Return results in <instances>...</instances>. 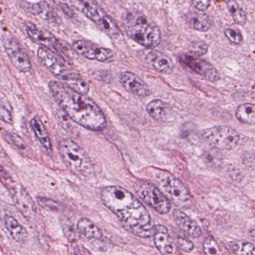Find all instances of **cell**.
I'll return each mask as SVG.
<instances>
[{
    "label": "cell",
    "mask_w": 255,
    "mask_h": 255,
    "mask_svg": "<svg viewBox=\"0 0 255 255\" xmlns=\"http://www.w3.org/2000/svg\"><path fill=\"white\" fill-rule=\"evenodd\" d=\"M101 199L128 232L139 238L154 236L156 226L152 219L143 205L130 192L118 186H109L102 190Z\"/></svg>",
    "instance_id": "cell-1"
},
{
    "label": "cell",
    "mask_w": 255,
    "mask_h": 255,
    "mask_svg": "<svg viewBox=\"0 0 255 255\" xmlns=\"http://www.w3.org/2000/svg\"><path fill=\"white\" fill-rule=\"evenodd\" d=\"M49 88L54 99L72 121L92 131H103L107 127L106 115L94 100L57 81H51Z\"/></svg>",
    "instance_id": "cell-2"
},
{
    "label": "cell",
    "mask_w": 255,
    "mask_h": 255,
    "mask_svg": "<svg viewBox=\"0 0 255 255\" xmlns=\"http://www.w3.org/2000/svg\"><path fill=\"white\" fill-rule=\"evenodd\" d=\"M123 28L128 36L141 46L154 48L160 44V28L143 13L128 10L123 15Z\"/></svg>",
    "instance_id": "cell-3"
},
{
    "label": "cell",
    "mask_w": 255,
    "mask_h": 255,
    "mask_svg": "<svg viewBox=\"0 0 255 255\" xmlns=\"http://www.w3.org/2000/svg\"><path fill=\"white\" fill-rule=\"evenodd\" d=\"M37 58L54 76L62 81L63 84L79 94L86 95L89 93V83L78 72L68 67L58 54L41 46L37 50Z\"/></svg>",
    "instance_id": "cell-4"
},
{
    "label": "cell",
    "mask_w": 255,
    "mask_h": 255,
    "mask_svg": "<svg viewBox=\"0 0 255 255\" xmlns=\"http://www.w3.org/2000/svg\"><path fill=\"white\" fill-rule=\"evenodd\" d=\"M59 153L70 172L79 178H88L94 172L92 161L86 151L72 139H64L59 143Z\"/></svg>",
    "instance_id": "cell-5"
},
{
    "label": "cell",
    "mask_w": 255,
    "mask_h": 255,
    "mask_svg": "<svg viewBox=\"0 0 255 255\" xmlns=\"http://www.w3.org/2000/svg\"><path fill=\"white\" fill-rule=\"evenodd\" d=\"M72 3L77 10L97 24L100 29L111 37H116L121 34V28L117 22L96 1L80 0L72 1Z\"/></svg>",
    "instance_id": "cell-6"
},
{
    "label": "cell",
    "mask_w": 255,
    "mask_h": 255,
    "mask_svg": "<svg viewBox=\"0 0 255 255\" xmlns=\"http://www.w3.org/2000/svg\"><path fill=\"white\" fill-rule=\"evenodd\" d=\"M135 192L148 206L160 214H166L171 210L170 201L157 187L145 181H136Z\"/></svg>",
    "instance_id": "cell-7"
},
{
    "label": "cell",
    "mask_w": 255,
    "mask_h": 255,
    "mask_svg": "<svg viewBox=\"0 0 255 255\" xmlns=\"http://www.w3.org/2000/svg\"><path fill=\"white\" fill-rule=\"evenodd\" d=\"M204 140L217 150H232L239 143L238 132L229 126H216L202 131Z\"/></svg>",
    "instance_id": "cell-8"
},
{
    "label": "cell",
    "mask_w": 255,
    "mask_h": 255,
    "mask_svg": "<svg viewBox=\"0 0 255 255\" xmlns=\"http://www.w3.org/2000/svg\"><path fill=\"white\" fill-rule=\"evenodd\" d=\"M157 180L169 199L178 207H187L191 203V195L187 187L175 177L167 172L157 175Z\"/></svg>",
    "instance_id": "cell-9"
},
{
    "label": "cell",
    "mask_w": 255,
    "mask_h": 255,
    "mask_svg": "<svg viewBox=\"0 0 255 255\" xmlns=\"http://www.w3.org/2000/svg\"><path fill=\"white\" fill-rule=\"evenodd\" d=\"M2 44L13 65L21 72L29 71L31 68V60L22 49L19 42L12 35L3 36Z\"/></svg>",
    "instance_id": "cell-10"
},
{
    "label": "cell",
    "mask_w": 255,
    "mask_h": 255,
    "mask_svg": "<svg viewBox=\"0 0 255 255\" xmlns=\"http://www.w3.org/2000/svg\"><path fill=\"white\" fill-rule=\"evenodd\" d=\"M74 50L85 58L91 60L106 62L115 59V53L112 49L98 46L85 40H76L73 42Z\"/></svg>",
    "instance_id": "cell-11"
},
{
    "label": "cell",
    "mask_w": 255,
    "mask_h": 255,
    "mask_svg": "<svg viewBox=\"0 0 255 255\" xmlns=\"http://www.w3.org/2000/svg\"><path fill=\"white\" fill-rule=\"evenodd\" d=\"M181 61L190 70L210 82H217L220 79L218 70L205 60L200 59L193 55H184L181 57Z\"/></svg>",
    "instance_id": "cell-12"
},
{
    "label": "cell",
    "mask_w": 255,
    "mask_h": 255,
    "mask_svg": "<svg viewBox=\"0 0 255 255\" xmlns=\"http://www.w3.org/2000/svg\"><path fill=\"white\" fill-rule=\"evenodd\" d=\"M25 31L31 40L42 45L43 46L42 47L50 49L54 52H58V55L61 57L59 53H61L62 48H61L59 41L55 38L52 33L49 32L47 30L38 28L30 22L25 25Z\"/></svg>",
    "instance_id": "cell-13"
},
{
    "label": "cell",
    "mask_w": 255,
    "mask_h": 255,
    "mask_svg": "<svg viewBox=\"0 0 255 255\" xmlns=\"http://www.w3.org/2000/svg\"><path fill=\"white\" fill-rule=\"evenodd\" d=\"M119 80L128 92L133 95L145 97L151 94V91L147 84L139 76L132 72H123L120 75Z\"/></svg>",
    "instance_id": "cell-14"
},
{
    "label": "cell",
    "mask_w": 255,
    "mask_h": 255,
    "mask_svg": "<svg viewBox=\"0 0 255 255\" xmlns=\"http://www.w3.org/2000/svg\"><path fill=\"white\" fill-rule=\"evenodd\" d=\"M145 54V64L152 70L161 73H169L173 70L174 64L172 58L163 52L150 50Z\"/></svg>",
    "instance_id": "cell-15"
},
{
    "label": "cell",
    "mask_w": 255,
    "mask_h": 255,
    "mask_svg": "<svg viewBox=\"0 0 255 255\" xmlns=\"http://www.w3.org/2000/svg\"><path fill=\"white\" fill-rule=\"evenodd\" d=\"M154 242L156 248L163 255H174L176 252V247L173 240L169 235L167 229L163 226H156L154 235Z\"/></svg>",
    "instance_id": "cell-16"
},
{
    "label": "cell",
    "mask_w": 255,
    "mask_h": 255,
    "mask_svg": "<svg viewBox=\"0 0 255 255\" xmlns=\"http://www.w3.org/2000/svg\"><path fill=\"white\" fill-rule=\"evenodd\" d=\"M173 218L180 229L189 236L198 238L202 235V229L199 225L180 210L176 209L173 211Z\"/></svg>",
    "instance_id": "cell-17"
},
{
    "label": "cell",
    "mask_w": 255,
    "mask_h": 255,
    "mask_svg": "<svg viewBox=\"0 0 255 255\" xmlns=\"http://www.w3.org/2000/svg\"><path fill=\"white\" fill-rule=\"evenodd\" d=\"M146 111L149 116L156 121H166L172 115V109L169 103L160 99L150 101L147 104Z\"/></svg>",
    "instance_id": "cell-18"
},
{
    "label": "cell",
    "mask_w": 255,
    "mask_h": 255,
    "mask_svg": "<svg viewBox=\"0 0 255 255\" xmlns=\"http://www.w3.org/2000/svg\"><path fill=\"white\" fill-rule=\"evenodd\" d=\"M30 126L40 145L44 148L45 151L51 155L52 154V142L47 129L43 121L38 117H34L30 121Z\"/></svg>",
    "instance_id": "cell-19"
},
{
    "label": "cell",
    "mask_w": 255,
    "mask_h": 255,
    "mask_svg": "<svg viewBox=\"0 0 255 255\" xmlns=\"http://www.w3.org/2000/svg\"><path fill=\"white\" fill-rule=\"evenodd\" d=\"M186 21L190 28L196 31H208L212 26L211 18L203 12H189L186 16Z\"/></svg>",
    "instance_id": "cell-20"
},
{
    "label": "cell",
    "mask_w": 255,
    "mask_h": 255,
    "mask_svg": "<svg viewBox=\"0 0 255 255\" xmlns=\"http://www.w3.org/2000/svg\"><path fill=\"white\" fill-rule=\"evenodd\" d=\"M4 226L13 239L19 244H23L28 240V232L22 227L19 222L11 216H5L4 219Z\"/></svg>",
    "instance_id": "cell-21"
},
{
    "label": "cell",
    "mask_w": 255,
    "mask_h": 255,
    "mask_svg": "<svg viewBox=\"0 0 255 255\" xmlns=\"http://www.w3.org/2000/svg\"><path fill=\"white\" fill-rule=\"evenodd\" d=\"M77 230L87 239L100 240L103 237L101 229L88 219L84 218L79 220L77 225Z\"/></svg>",
    "instance_id": "cell-22"
},
{
    "label": "cell",
    "mask_w": 255,
    "mask_h": 255,
    "mask_svg": "<svg viewBox=\"0 0 255 255\" xmlns=\"http://www.w3.org/2000/svg\"><path fill=\"white\" fill-rule=\"evenodd\" d=\"M236 116L241 122L246 124H255V104L244 103L238 106Z\"/></svg>",
    "instance_id": "cell-23"
},
{
    "label": "cell",
    "mask_w": 255,
    "mask_h": 255,
    "mask_svg": "<svg viewBox=\"0 0 255 255\" xmlns=\"http://www.w3.org/2000/svg\"><path fill=\"white\" fill-rule=\"evenodd\" d=\"M226 4L234 20L239 25H245L247 21V14L238 2L235 1H229L226 2Z\"/></svg>",
    "instance_id": "cell-24"
},
{
    "label": "cell",
    "mask_w": 255,
    "mask_h": 255,
    "mask_svg": "<svg viewBox=\"0 0 255 255\" xmlns=\"http://www.w3.org/2000/svg\"><path fill=\"white\" fill-rule=\"evenodd\" d=\"M236 255H255V247L247 241H237L232 245Z\"/></svg>",
    "instance_id": "cell-25"
},
{
    "label": "cell",
    "mask_w": 255,
    "mask_h": 255,
    "mask_svg": "<svg viewBox=\"0 0 255 255\" xmlns=\"http://www.w3.org/2000/svg\"><path fill=\"white\" fill-rule=\"evenodd\" d=\"M21 7L29 13L38 15L44 10L45 1H20Z\"/></svg>",
    "instance_id": "cell-26"
},
{
    "label": "cell",
    "mask_w": 255,
    "mask_h": 255,
    "mask_svg": "<svg viewBox=\"0 0 255 255\" xmlns=\"http://www.w3.org/2000/svg\"><path fill=\"white\" fill-rule=\"evenodd\" d=\"M0 181L10 193H13L17 188L18 184L15 182L10 174L1 166H0Z\"/></svg>",
    "instance_id": "cell-27"
},
{
    "label": "cell",
    "mask_w": 255,
    "mask_h": 255,
    "mask_svg": "<svg viewBox=\"0 0 255 255\" xmlns=\"http://www.w3.org/2000/svg\"><path fill=\"white\" fill-rule=\"evenodd\" d=\"M203 250L205 255H223L220 246L211 237L207 238L204 242Z\"/></svg>",
    "instance_id": "cell-28"
},
{
    "label": "cell",
    "mask_w": 255,
    "mask_h": 255,
    "mask_svg": "<svg viewBox=\"0 0 255 255\" xmlns=\"http://www.w3.org/2000/svg\"><path fill=\"white\" fill-rule=\"evenodd\" d=\"M225 34H226V37L234 44H241L244 41L242 33L239 30L228 28L225 30Z\"/></svg>",
    "instance_id": "cell-29"
},
{
    "label": "cell",
    "mask_w": 255,
    "mask_h": 255,
    "mask_svg": "<svg viewBox=\"0 0 255 255\" xmlns=\"http://www.w3.org/2000/svg\"><path fill=\"white\" fill-rule=\"evenodd\" d=\"M177 246L185 253H191L194 250V245L189 238L186 237H179L177 240Z\"/></svg>",
    "instance_id": "cell-30"
},
{
    "label": "cell",
    "mask_w": 255,
    "mask_h": 255,
    "mask_svg": "<svg viewBox=\"0 0 255 255\" xmlns=\"http://www.w3.org/2000/svg\"><path fill=\"white\" fill-rule=\"evenodd\" d=\"M39 205L43 208L46 210H50V211H55L58 210V207L55 202L50 199H46V198H38L37 199Z\"/></svg>",
    "instance_id": "cell-31"
},
{
    "label": "cell",
    "mask_w": 255,
    "mask_h": 255,
    "mask_svg": "<svg viewBox=\"0 0 255 255\" xmlns=\"http://www.w3.org/2000/svg\"><path fill=\"white\" fill-rule=\"evenodd\" d=\"M190 49L195 55H202L208 51V46L205 43L197 42V43H193V46L190 48Z\"/></svg>",
    "instance_id": "cell-32"
},
{
    "label": "cell",
    "mask_w": 255,
    "mask_h": 255,
    "mask_svg": "<svg viewBox=\"0 0 255 255\" xmlns=\"http://www.w3.org/2000/svg\"><path fill=\"white\" fill-rule=\"evenodd\" d=\"M0 118L7 124H11L12 116L10 112L6 108L0 106Z\"/></svg>",
    "instance_id": "cell-33"
},
{
    "label": "cell",
    "mask_w": 255,
    "mask_h": 255,
    "mask_svg": "<svg viewBox=\"0 0 255 255\" xmlns=\"http://www.w3.org/2000/svg\"><path fill=\"white\" fill-rule=\"evenodd\" d=\"M193 5L195 6L196 9L200 10V11H205L209 7L211 4V1L208 0H204V1H193Z\"/></svg>",
    "instance_id": "cell-34"
},
{
    "label": "cell",
    "mask_w": 255,
    "mask_h": 255,
    "mask_svg": "<svg viewBox=\"0 0 255 255\" xmlns=\"http://www.w3.org/2000/svg\"><path fill=\"white\" fill-rule=\"evenodd\" d=\"M250 236H251L252 239L255 241V226L250 231Z\"/></svg>",
    "instance_id": "cell-35"
},
{
    "label": "cell",
    "mask_w": 255,
    "mask_h": 255,
    "mask_svg": "<svg viewBox=\"0 0 255 255\" xmlns=\"http://www.w3.org/2000/svg\"><path fill=\"white\" fill-rule=\"evenodd\" d=\"M1 7H0V15H1Z\"/></svg>",
    "instance_id": "cell-36"
}]
</instances>
